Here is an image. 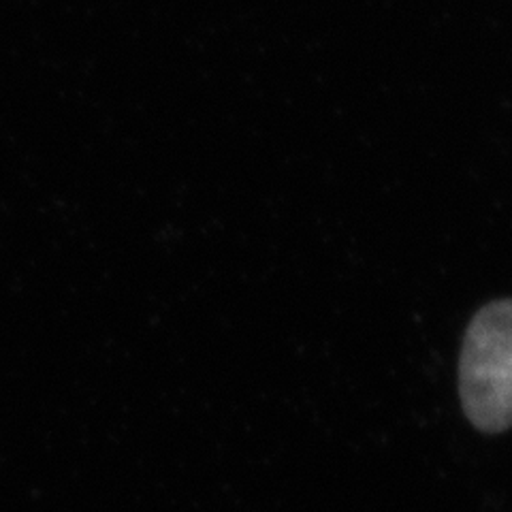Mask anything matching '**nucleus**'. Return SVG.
<instances>
[{
	"mask_svg": "<svg viewBox=\"0 0 512 512\" xmlns=\"http://www.w3.org/2000/svg\"><path fill=\"white\" fill-rule=\"evenodd\" d=\"M461 404L485 434L512 427V299L485 306L468 327L459 361Z\"/></svg>",
	"mask_w": 512,
	"mask_h": 512,
	"instance_id": "1",
	"label": "nucleus"
}]
</instances>
